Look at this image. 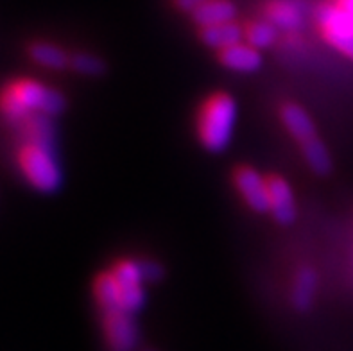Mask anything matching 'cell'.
<instances>
[{"instance_id": "obj_10", "label": "cell", "mask_w": 353, "mask_h": 351, "mask_svg": "<svg viewBox=\"0 0 353 351\" xmlns=\"http://www.w3.org/2000/svg\"><path fill=\"white\" fill-rule=\"evenodd\" d=\"M217 61L232 72L253 74L262 67V54L246 41H241V43L228 47V49L219 50Z\"/></svg>"}, {"instance_id": "obj_13", "label": "cell", "mask_w": 353, "mask_h": 351, "mask_svg": "<svg viewBox=\"0 0 353 351\" xmlns=\"http://www.w3.org/2000/svg\"><path fill=\"white\" fill-rule=\"evenodd\" d=\"M264 17L283 31H296L303 23V11L294 0H269L264 8Z\"/></svg>"}, {"instance_id": "obj_22", "label": "cell", "mask_w": 353, "mask_h": 351, "mask_svg": "<svg viewBox=\"0 0 353 351\" xmlns=\"http://www.w3.org/2000/svg\"><path fill=\"white\" fill-rule=\"evenodd\" d=\"M172 2H174V6L179 9V11L192 13L197 6H201L203 2H206V0H172Z\"/></svg>"}, {"instance_id": "obj_18", "label": "cell", "mask_w": 353, "mask_h": 351, "mask_svg": "<svg viewBox=\"0 0 353 351\" xmlns=\"http://www.w3.org/2000/svg\"><path fill=\"white\" fill-rule=\"evenodd\" d=\"M50 117L45 115H34L26 119L23 122L17 126L22 137V142H38V143H47L52 146V122Z\"/></svg>"}, {"instance_id": "obj_5", "label": "cell", "mask_w": 353, "mask_h": 351, "mask_svg": "<svg viewBox=\"0 0 353 351\" xmlns=\"http://www.w3.org/2000/svg\"><path fill=\"white\" fill-rule=\"evenodd\" d=\"M115 276L117 283L121 287V307L128 314H137L145 303V278H143L142 265L137 258H119L110 267Z\"/></svg>"}, {"instance_id": "obj_6", "label": "cell", "mask_w": 353, "mask_h": 351, "mask_svg": "<svg viewBox=\"0 0 353 351\" xmlns=\"http://www.w3.org/2000/svg\"><path fill=\"white\" fill-rule=\"evenodd\" d=\"M101 328L110 351H137L139 348V326L128 312H101Z\"/></svg>"}, {"instance_id": "obj_7", "label": "cell", "mask_w": 353, "mask_h": 351, "mask_svg": "<svg viewBox=\"0 0 353 351\" xmlns=\"http://www.w3.org/2000/svg\"><path fill=\"white\" fill-rule=\"evenodd\" d=\"M232 185L251 212L255 214L268 212L269 214L268 185H265L264 174H260L251 165H235L232 170Z\"/></svg>"}, {"instance_id": "obj_11", "label": "cell", "mask_w": 353, "mask_h": 351, "mask_svg": "<svg viewBox=\"0 0 353 351\" xmlns=\"http://www.w3.org/2000/svg\"><path fill=\"white\" fill-rule=\"evenodd\" d=\"M318 272L312 265H300L292 276L291 303L296 310L307 312L312 308L316 294H318Z\"/></svg>"}, {"instance_id": "obj_14", "label": "cell", "mask_w": 353, "mask_h": 351, "mask_svg": "<svg viewBox=\"0 0 353 351\" xmlns=\"http://www.w3.org/2000/svg\"><path fill=\"white\" fill-rule=\"evenodd\" d=\"M199 40L206 47L219 52V50L228 49L232 45L244 41V26H241L237 20H233V22L219 23V26L201 27L199 29Z\"/></svg>"}, {"instance_id": "obj_17", "label": "cell", "mask_w": 353, "mask_h": 351, "mask_svg": "<svg viewBox=\"0 0 353 351\" xmlns=\"http://www.w3.org/2000/svg\"><path fill=\"white\" fill-rule=\"evenodd\" d=\"M300 152L314 174L327 176L332 170L330 152H328L327 146H325V142L319 137H314L310 138L309 142L301 143Z\"/></svg>"}, {"instance_id": "obj_8", "label": "cell", "mask_w": 353, "mask_h": 351, "mask_svg": "<svg viewBox=\"0 0 353 351\" xmlns=\"http://www.w3.org/2000/svg\"><path fill=\"white\" fill-rule=\"evenodd\" d=\"M265 185H268V203L269 214L282 226H289L296 221L298 208H296V197L291 185L283 176L276 172L265 174Z\"/></svg>"}, {"instance_id": "obj_20", "label": "cell", "mask_w": 353, "mask_h": 351, "mask_svg": "<svg viewBox=\"0 0 353 351\" xmlns=\"http://www.w3.org/2000/svg\"><path fill=\"white\" fill-rule=\"evenodd\" d=\"M68 68H70L72 72H76V74H81V76L99 77L106 72V63L99 58V56H95V54L77 52L70 54Z\"/></svg>"}, {"instance_id": "obj_9", "label": "cell", "mask_w": 353, "mask_h": 351, "mask_svg": "<svg viewBox=\"0 0 353 351\" xmlns=\"http://www.w3.org/2000/svg\"><path fill=\"white\" fill-rule=\"evenodd\" d=\"M278 115H280V122L283 124L285 131L291 134L298 146L309 142L310 138L318 137V129H316L312 117L301 104L285 101L278 110Z\"/></svg>"}, {"instance_id": "obj_4", "label": "cell", "mask_w": 353, "mask_h": 351, "mask_svg": "<svg viewBox=\"0 0 353 351\" xmlns=\"http://www.w3.org/2000/svg\"><path fill=\"white\" fill-rule=\"evenodd\" d=\"M323 40L353 61V17L337 2L321 4L316 14Z\"/></svg>"}, {"instance_id": "obj_19", "label": "cell", "mask_w": 353, "mask_h": 351, "mask_svg": "<svg viewBox=\"0 0 353 351\" xmlns=\"http://www.w3.org/2000/svg\"><path fill=\"white\" fill-rule=\"evenodd\" d=\"M278 29L268 20H251L244 26V41L256 50L269 49L276 41Z\"/></svg>"}, {"instance_id": "obj_3", "label": "cell", "mask_w": 353, "mask_h": 351, "mask_svg": "<svg viewBox=\"0 0 353 351\" xmlns=\"http://www.w3.org/2000/svg\"><path fill=\"white\" fill-rule=\"evenodd\" d=\"M14 161L29 185L41 194H52L61 187V169L52 146L22 142L14 151Z\"/></svg>"}, {"instance_id": "obj_23", "label": "cell", "mask_w": 353, "mask_h": 351, "mask_svg": "<svg viewBox=\"0 0 353 351\" xmlns=\"http://www.w3.org/2000/svg\"><path fill=\"white\" fill-rule=\"evenodd\" d=\"M145 351H157V350H145Z\"/></svg>"}, {"instance_id": "obj_2", "label": "cell", "mask_w": 353, "mask_h": 351, "mask_svg": "<svg viewBox=\"0 0 353 351\" xmlns=\"http://www.w3.org/2000/svg\"><path fill=\"white\" fill-rule=\"evenodd\" d=\"M237 122V101L232 94L217 90L206 95L196 112L197 142L208 152H223L233 138Z\"/></svg>"}, {"instance_id": "obj_16", "label": "cell", "mask_w": 353, "mask_h": 351, "mask_svg": "<svg viewBox=\"0 0 353 351\" xmlns=\"http://www.w3.org/2000/svg\"><path fill=\"white\" fill-rule=\"evenodd\" d=\"M92 294H94V301L101 312L122 310L121 287L110 269L95 274L94 281H92Z\"/></svg>"}, {"instance_id": "obj_12", "label": "cell", "mask_w": 353, "mask_h": 351, "mask_svg": "<svg viewBox=\"0 0 353 351\" xmlns=\"http://www.w3.org/2000/svg\"><path fill=\"white\" fill-rule=\"evenodd\" d=\"M190 17L199 29L219 26V23L233 22L237 18V6L232 0H206L194 9Z\"/></svg>"}, {"instance_id": "obj_15", "label": "cell", "mask_w": 353, "mask_h": 351, "mask_svg": "<svg viewBox=\"0 0 353 351\" xmlns=\"http://www.w3.org/2000/svg\"><path fill=\"white\" fill-rule=\"evenodd\" d=\"M27 56L47 70H65L70 63V54L58 43L36 40L27 45Z\"/></svg>"}, {"instance_id": "obj_1", "label": "cell", "mask_w": 353, "mask_h": 351, "mask_svg": "<svg viewBox=\"0 0 353 351\" xmlns=\"http://www.w3.org/2000/svg\"><path fill=\"white\" fill-rule=\"evenodd\" d=\"M67 108L61 92L32 77H13L0 86V117L18 126L29 117H56Z\"/></svg>"}, {"instance_id": "obj_21", "label": "cell", "mask_w": 353, "mask_h": 351, "mask_svg": "<svg viewBox=\"0 0 353 351\" xmlns=\"http://www.w3.org/2000/svg\"><path fill=\"white\" fill-rule=\"evenodd\" d=\"M140 265H142L143 278H145V281L161 280V276H163V272H165L160 263L154 262V260H148V258H142V260H140Z\"/></svg>"}]
</instances>
